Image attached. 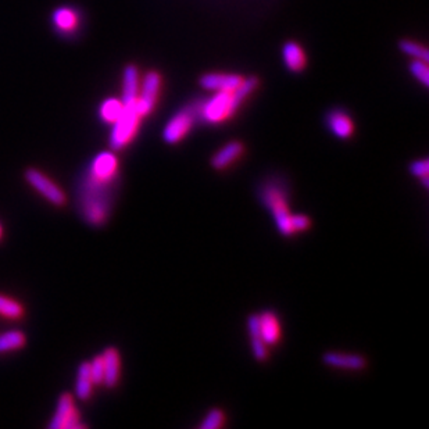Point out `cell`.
I'll use <instances>...</instances> for the list:
<instances>
[{"instance_id":"6da1fadb","label":"cell","mask_w":429,"mask_h":429,"mask_svg":"<svg viewBox=\"0 0 429 429\" xmlns=\"http://www.w3.org/2000/svg\"><path fill=\"white\" fill-rule=\"evenodd\" d=\"M117 180L118 166L114 160L104 156L93 159L79 185L81 213L91 225L99 226L107 221Z\"/></svg>"},{"instance_id":"7a4b0ae2","label":"cell","mask_w":429,"mask_h":429,"mask_svg":"<svg viewBox=\"0 0 429 429\" xmlns=\"http://www.w3.org/2000/svg\"><path fill=\"white\" fill-rule=\"evenodd\" d=\"M256 86V78H243L242 84L235 91L215 92L210 99L198 104L199 118L209 124H218L228 120L240 107L246 98L253 93Z\"/></svg>"},{"instance_id":"3957f363","label":"cell","mask_w":429,"mask_h":429,"mask_svg":"<svg viewBox=\"0 0 429 429\" xmlns=\"http://www.w3.org/2000/svg\"><path fill=\"white\" fill-rule=\"evenodd\" d=\"M261 199H263L264 205L272 212L279 232L285 236L295 233L293 229H292V224H290L292 214L289 213L288 203H286L285 185L281 184L276 180L267 182L263 187Z\"/></svg>"},{"instance_id":"277c9868","label":"cell","mask_w":429,"mask_h":429,"mask_svg":"<svg viewBox=\"0 0 429 429\" xmlns=\"http://www.w3.org/2000/svg\"><path fill=\"white\" fill-rule=\"evenodd\" d=\"M141 114L136 109V102L124 103L121 116L113 123V131L110 135V146L113 150L124 149L138 132L141 123Z\"/></svg>"},{"instance_id":"5b68a950","label":"cell","mask_w":429,"mask_h":429,"mask_svg":"<svg viewBox=\"0 0 429 429\" xmlns=\"http://www.w3.org/2000/svg\"><path fill=\"white\" fill-rule=\"evenodd\" d=\"M198 118V106H188L187 109L180 110L166 124L163 131L164 141L170 145L178 143L189 134Z\"/></svg>"},{"instance_id":"8992f818","label":"cell","mask_w":429,"mask_h":429,"mask_svg":"<svg viewBox=\"0 0 429 429\" xmlns=\"http://www.w3.org/2000/svg\"><path fill=\"white\" fill-rule=\"evenodd\" d=\"M25 181L39 194L42 195L49 203L54 206H64L65 205V194L42 171L35 169H28L24 174Z\"/></svg>"},{"instance_id":"52a82bcc","label":"cell","mask_w":429,"mask_h":429,"mask_svg":"<svg viewBox=\"0 0 429 429\" xmlns=\"http://www.w3.org/2000/svg\"><path fill=\"white\" fill-rule=\"evenodd\" d=\"M160 88H162V77L159 72L150 71L143 77L136 98V109L141 117H145L153 111L156 102L159 99Z\"/></svg>"},{"instance_id":"ba28073f","label":"cell","mask_w":429,"mask_h":429,"mask_svg":"<svg viewBox=\"0 0 429 429\" xmlns=\"http://www.w3.org/2000/svg\"><path fill=\"white\" fill-rule=\"evenodd\" d=\"M79 416L75 410L72 396L70 393H64L60 396L57 402V407L54 416L49 424L50 429H72L82 427L79 423Z\"/></svg>"},{"instance_id":"9c48e42d","label":"cell","mask_w":429,"mask_h":429,"mask_svg":"<svg viewBox=\"0 0 429 429\" xmlns=\"http://www.w3.org/2000/svg\"><path fill=\"white\" fill-rule=\"evenodd\" d=\"M242 81H243V78L237 74L212 72V74H206L201 78V85L205 89L213 91V92H219V91L232 92L242 84Z\"/></svg>"},{"instance_id":"30bf717a","label":"cell","mask_w":429,"mask_h":429,"mask_svg":"<svg viewBox=\"0 0 429 429\" xmlns=\"http://www.w3.org/2000/svg\"><path fill=\"white\" fill-rule=\"evenodd\" d=\"M324 363L334 368L342 370H363L366 367V359L357 354H345V353H327L322 357Z\"/></svg>"},{"instance_id":"8fae6325","label":"cell","mask_w":429,"mask_h":429,"mask_svg":"<svg viewBox=\"0 0 429 429\" xmlns=\"http://www.w3.org/2000/svg\"><path fill=\"white\" fill-rule=\"evenodd\" d=\"M102 359L104 367L103 384L109 388H113L120 380V354L114 348H109L103 352Z\"/></svg>"},{"instance_id":"7c38bea8","label":"cell","mask_w":429,"mask_h":429,"mask_svg":"<svg viewBox=\"0 0 429 429\" xmlns=\"http://www.w3.org/2000/svg\"><path fill=\"white\" fill-rule=\"evenodd\" d=\"M243 153V145L240 142H229L221 148L212 159V166L215 170H224L236 162Z\"/></svg>"},{"instance_id":"4fadbf2b","label":"cell","mask_w":429,"mask_h":429,"mask_svg":"<svg viewBox=\"0 0 429 429\" xmlns=\"http://www.w3.org/2000/svg\"><path fill=\"white\" fill-rule=\"evenodd\" d=\"M141 86V77L139 71L134 65H128L124 70L123 75V103H132L136 102L138 93Z\"/></svg>"},{"instance_id":"5bb4252c","label":"cell","mask_w":429,"mask_h":429,"mask_svg":"<svg viewBox=\"0 0 429 429\" xmlns=\"http://www.w3.org/2000/svg\"><path fill=\"white\" fill-rule=\"evenodd\" d=\"M328 127L331 128L332 134L341 139H348L352 136L354 125L352 118L341 110H334L328 116Z\"/></svg>"},{"instance_id":"9a60e30c","label":"cell","mask_w":429,"mask_h":429,"mask_svg":"<svg viewBox=\"0 0 429 429\" xmlns=\"http://www.w3.org/2000/svg\"><path fill=\"white\" fill-rule=\"evenodd\" d=\"M282 56H283L285 65L290 71L297 72V71H302L306 67L307 60H306L304 50L296 42L285 43V46L282 49Z\"/></svg>"},{"instance_id":"2e32d148","label":"cell","mask_w":429,"mask_h":429,"mask_svg":"<svg viewBox=\"0 0 429 429\" xmlns=\"http://www.w3.org/2000/svg\"><path fill=\"white\" fill-rule=\"evenodd\" d=\"M260 334L265 345H274L278 342L281 335L279 322L274 313H264L260 315Z\"/></svg>"},{"instance_id":"e0dca14e","label":"cell","mask_w":429,"mask_h":429,"mask_svg":"<svg viewBox=\"0 0 429 429\" xmlns=\"http://www.w3.org/2000/svg\"><path fill=\"white\" fill-rule=\"evenodd\" d=\"M93 381L91 377V371H89V363L84 361L81 363V366L78 367V373H77V384H75V393L81 400H86L91 398L92 393V388H93Z\"/></svg>"},{"instance_id":"ac0fdd59","label":"cell","mask_w":429,"mask_h":429,"mask_svg":"<svg viewBox=\"0 0 429 429\" xmlns=\"http://www.w3.org/2000/svg\"><path fill=\"white\" fill-rule=\"evenodd\" d=\"M53 24L56 28L64 32H70L75 29L78 24L77 11L70 7H60L53 13Z\"/></svg>"},{"instance_id":"d6986e66","label":"cell","mask_w":429,"mask_h":429,"mask_svg":"<svg viewBox=\"0 0 429 429\" xmlns=\"http://www.w3.org/2000/svg\"><path fill=\"white\" fill-rule=\"evenodd\" d=\"M25 335L21 331H7L0 334V354L18 350L25 345Z\"/></svg>"},{"instance_id":"ffe728a7","label":"cell","mask_w":429,"mask_h":429,"mask_svg":"<svg viewBox=\"0 0 429 429\" xmlns=\"http://www.w3.org/2000/svg\"><path fill=\"white\" fill-rule=\"evenodd\" d=\"M124 110V103L121 99L117 98H110L104 100L100 106V116L104 121L107 123H114L123 113Z\"/></svg>"},{"instance_id":"44dd1931","label":"cell","mask_w":429,"mask_h":429,"mask_svg":"<svg viewBox=\"0 0 429 429\" xmlns=\"http://www.w3.org/2000/svg\"><path fill=\"white\" fill-rule=\"evenodd\" d=\"M22 313H24L22 306L18 302L0 295V315L10 320H15L20 318Z\"/></svg>"},{"instance_id":"7402d4cb","label":"cell","mask_w":429,"mask_h":429,"mask_svg":"<svg viewBox=\"0 0 429 429\" xmlns=\"http://www.w3.org/2000/svg\"><path fill=\"white\" fill-rule=\"evenodd\" d=\"M400 49L403 53L412 56L413 58H420L428 61V50L423 45L413 40H403L400 43Z\"/></svg>"},{"instance_id":"603a6c76","label":"cell","mask_w":429,"mask_h":429,"mask_svg":"<svg viewBox=\"0 0 429 429\" xmlns=\"http://www.w3.org/2000/svg\"><path fill=\"white\" fill-rule=\"evenodd\" d=\"M428 61L426 60H420V58H414V61L410 64V71L412 74L424 85H429V68Z\"/></svg>"},{"instance_id":"cb8c5ba5","label":"cell","mask_w":429,"mask_h":429,"mask_svg":"<svg viewBox=\"0 0 429 429\" xmlns=\"http://www.w3.org/2000/svg\"><path fill=\"white\" fill-rule=\"evenodd\" d=\"M89 371L93 384H103V375H104V367H103V359L102 356L95 357L92 361H89Z\"/></svg>"},{"instance_id":"d4e9b609","label":"cell","mask_w":429,"mask_h":429,"mask_svg":"<svg viewBox=\"0 0 429 429\" xmlns=\"http://www.w3.org/2000/svg\"><path fill=\"white\" fill-rule=\"evenodd\" d=\"M224 420H225V417H224V414H222V412H219V410H212L208 416H206V419L203 420V423L201 424V428L202 429H217L219 428L222 424H224Z\"/></svg>"},{"instance_id":"484cf974","label":"cell","mask_w":429,"mask_h":429,"mask_svg":"<svg viewBox=\"0 0 429 429\" xmlns=\"http://www.w3.org/2000/svg\"><path fill=\"white\" fill-rule=\"evenodd\" d=\"M251 349H253V354L257 360L263 361L267 357V345L263 341V338H253L251 339Z\"/></svg>"},{"instance_id":"4316f807","label":"cell","mask_w":429,"mask_h":429,"mask_svg":"<svg viewBox=\"0 0 429 429\" xmlns=\"http://www.w3.org/2000/svg\"><path fill=\"white\" fill-rule=\"evenodd\" d=\"M290 224H292V229H293V232L306 231V229L310 226V219H309V217H306V215H292V218H290Z\"/></svg>"},{"instance_id":"83f0119b","label":"cell","mask_w":429,"mask_h":429,"mask_svg":"<svg viewBox=\"0 0 429 429\" xmlns=\"http://www.w3.org/2000/svg\"><path fill=\"white\" fill-rule=\"evenodd\" d=\"M428 160H419V162H414L412 164V173H413V176H416L419 178L428 177Z\"/></svg>"},{"instance_id":"f1b7e54d","label":"cell","mask_w":429,"mask_h":429,"mask_svg":"<svg viewBox=\"0 0 429 429\" xmlns=\"http://www.w3.org/2000/svg\"><path fill=\"white\" fill-rule=\"evenodd\" d=\"M249 332H250V336L251 339L253 338H261V334H260V315H251L249 318Z\"/></svg>"},{"instance_id":"f546056e","label":"cell","mask_w":429,"mask_h":429,"mask_svg":"<svg viewBox=\"0 0 429 429\" xmlns=\"http://www.w3.org/2000/svg\"><path fill=\"white\" fill-rule=\"evenodd\" d=\"M0 233H1V228H0Z\"/></svg>"}]
</instances>
